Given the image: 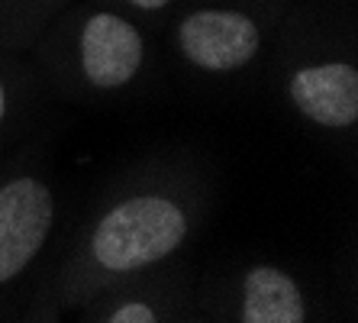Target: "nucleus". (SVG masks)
Masks as SVG:
<instances>
[{
	"label": "nucleus",
	"mask_w": 358,
	"mask_h": 323,
	"mask_svg": "<svg viewBox=\"0 0 358 323\" xmlns=\"http://www.w3.org/2000/svg\"><path fill=\"white\" fill-rule=\"evenodd\" d=\"M203 184L184 168H145L103 194L62 259L52 301L78 307L107 284L162 268L203 220Z\"/></svg>",
	"instance_id": "1"
},
{
	"label": "nucleus",
	"mask_w": 358,
	"mask_h": 323,
	"mask_svg": "<svg viewBox=\"0 0 358 323\" xmlns=\"http://www.w3.org/2000/svg\"><path fill=\"white\" fill-rule=\"evenodd\" d=\"M45 33L55 42V52H45L49 65H59V75L78 94L107 97L129 91L149 65L142 23L103 4L68 7L62 23H52Z\"/></svg>",
	"instance_id": "2"
},
{
	"label": "nucleus",
	"mask_w": 358,
	"mask_h": 323,
	"mask_svg": "<svg viewBox=\"0 0 358 323\" xmlns=\"http://www.w3.org/2000/svg\"><path fill=\"white\" fill-rule=\"evenodd\" d=\"M271 26L259 10L242 4H200L175 23V52L203 78H233L265 52Z\"/></svg>",
	"instance_id": "3"
},
{
	"label": "nucleus",
	"mask_w": 358,
	"mask_h": 323,
	"mask_svg": "<svg viewBox=\"0 0 358 323\" xmlns=\"http://www.w3.org/2000/svg\"><path fill=\"white\" fill-rule=\"evenodd\" d=\"M59 224V194L36 168L0 174V298L36 268Z\"/></svg>",
	"instance_id": "4"
},
{
	"label": "nucleus",
	"mask_w": 358,
	"mask_h": 323,
	"mask_svg": "<svg viewBox=\"0 0 358 323\" xmlns=\"http://www.w3.org/2000/svg\"><path fill=\"white\" fill-rule=\"evenodd\" d=\"M284 97L300 120L323 133H355L358 65L345 55L297 62L284 75Z\"/></svg>",
	"instance_id": "5"
},
{
	"label": "nucleus",
	"mask_w": 358,
	"mask_h": 323,
	"mask_svg": "<svg viewBox=\"0 0 358 323\" xmlns=\"http://www.w3.org/2000/svg\"><path fill=\"white\" fill-rule=\"evenodd\" d=\"M165 268V266H162ZM162 268H149L133 278H123L117 284H107L94 298L78 304L81 320L97 323H165L178 320L184 314L181 282L159 275Z\"/></svg>",
	"instance_id": "6"
},
{
	"label": "nucleus",
	"mask_w": 358,
	"mask_h": 323,
	"mask_svg": "<svg viewBox=\"0 0 358 323\" xmlns=\"http://www.w3.org/2000/svg\"><path fill=\"white\" fill-rule=\"evenodd\" d=\"M226 314L236 323H307L313 320V304L287 268L255 262L239 275Z\"/></svg>",
	"instance_id": "7"
},
{
	"label": "nucleus",
	"mask_w": 358,
	"mask_h": 323,
	"mask_svg": "<svg viewBox=\"0 0 358 323\" xmlns=\"http://www.w3.org/2000/svg\"><path fill=\"white\" fill-rule=\"evenodd\" d=\"M68 7L71 0H0V49H26Z\"/></svg>",
	"instance_id": "8"
},
{
	"label": "nucleus",
	"mask_w": 358,
	"mask_h": 323,
	"mask_svg": "<svg viewBox=\"0 0 358 323\" xmlns=\"http://www.w3.org/2000/svg\"><path fill=\"white\" fill-rule=\"evenodd\" d=\"M103 7H113L133 20H159L178 7V0H100Z\"/></svg>",
	"instance_id": "9"
},
{
	"label": "nucleus",
	"mask_w": 358,
	"mask_h": 323,
	"mask_svg": "<svg viewBox=\"0 0 358 323\" xmlns=\"http://www.w3.org/2000/svg\"><path fill=\"white\" fill-rule=\"evenodd\" d=\"M17 110V81L0 68V130L7 126V120Z\"/></svg>",
	"instance_id": "10"
}]
</instances>
